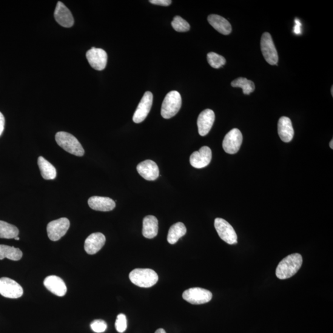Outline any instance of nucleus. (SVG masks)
Segmentation results:
<instances>
[{
	"instance_id": "1",
	"label": "nucleus",
	"mask_w": 333,
	"mask_h": 333,
	"mask_svg": "<svg viewBox=\"0 0 333 333\" xmlns=\"http://www.w3.org/2000/svg\"><path fill=\"white\" fill-rule=\"evenodd\" d=\"M303 265V257L300 254L287 256L279 263L276 269V275L280 280L289 278L297 273Z\"/></svg>"
},
{
	"instance_id": "30",
	"label": "nucleus",
	"mask_w": 333,
	"mask_h": 333,
	"mask_svg": "<svg viewBox=\"0 0 333 333\" xmlns=\"http://www.w3.org/2000/svg\"><path fill=\"white\" fill-rule=\"evenodd\" d=\"M116 329L118 332L123 333L127 328V320L126 316L123 314L118 315L115 323Z\"/></svg>"
},
{
	"instance_id": "4",
	"label": "nucleus",
	"mask_w": 333,
	"mask_h": 333,
	"mask_svg": "<svg viewBox=\"0 0 333 333\" xmlns=\"http://www.w3.org/2000/svg\"><path fill=\"white\" fill-rule=\"evenodd\" d=\"M181 104L180 93L176 91H171L167 93L162 104L161 113L162 118L166 119L173 118L180 110Z\"/></svg>"
},
{
	"instance_id": "6",
	"label": "nucleus",
	"mask_w": 333,
	"mask_h": 333,
	"mask_svg": "<svg viewBox=\"0 0 333 333\" xmlns=\"http://www.w3.org/2000/svg\"><path fill=\"white\" fill-rule=\"evenodd\" d=\"M261 48L266 61L270 65H277L278 55L272 37L269 32H265L261 37Z\"/></svg>"
},
{
	"instance_id": "15",
	"label": "nucleus",
	"mask_w": 333,
	"mask_h": 333,
	"mask_svg": "<svg viewBox=\"0 0 333 333\" xmlns=\"http://www.w3.org/2000/svg\"><path fill=\"white\" fill-rule=\"evenodd\" d=\"M136 170L142 177L148 181H155L159 176L158 165L152 160L140 162L136 167Z\"/></svg>"
},
{
	"instance_id": "3",
	"label": "nucleus",
	"mask_w": 333,
	"mask_h": 333,
	"mask_svg": "<svg viewBox=\"0 0 333 333\" xmlns=\"http://www.w3.org/2000/svg\"><path fill=\"white\" fill-rule=\"evenodd\" d=\"M131 282L141 287H151L157 283V273L152 269H136L130 273Z\"/></svg>"
},
{
	"instance_id": "8",
	"label": "nucleus",
	"mask_w": 333,
	"mask_h": 333,
	"mask_svg": "<svg viewBox=\"0 0 333 333\" xmlns=\"http://www.w3.org/2000/svg\"><path fill=\"white\" fill-rule=\"evenodd\" d=\"M214 226L216 231L222 240L229 244L238 243L237 235L234 229L229 222L223 218H215Z\"/></svg>"
},
{
	"instance_id": "20",
	"label": "nucleus",
	"mask_w": 333,
	"mask_h": 333,
	"mask_svg": "<svg viewBox=\"0 0 333 333\" xmlns=\"http://www.w3.org/2000/svg\"><path fill=\"white\" fill-rule=\"evenodd\" d=\"M278 133L280 139L284 143H289L294 137V131L291 119L287 117H281L278 123Z\"/></svg>"
},
{
	"instance_id": "10",
	"label": "nucleus",
	"mask_w": 333,
	"mask_h": 333,
	"mask_svg": "<svg viewBox=\"0 0 333 333\" xmlns=\"http://www.w3.org/2000/svg\"><path fill=\"white\" fill-rule=\"evenodd\" d=\"M242 143H243V135L240 130L233 129L225 136L222 146L227 153L234 155L240 150Z\"/></svg>"
},
{
	"instance_id": "17",
	"label": "nucleus",
	"mask_w": 333,
	"mask_h": 333,
	"mask_svg": "<svg viewBox=\"0 0 333 333\" xmlns=\"http://www.w3.org/2000/svg\"><path fill=\"white\" fill-rule=\"evenodd\" d=\"M44 286L53 294L62 297L67 292V286L60 277L55 275L48 276L44 281Z\"/></svg>"
},
{
	"instance_id": "28",
	"label": "nucleus",
	"mask_w": 333,
	"mask_h": 333,
	"mask_svg": "<svg viewBox=\"0 0 333 333\" xmlns=\"http://www.w3.org/2000/svg\"><path fill=\"white\" fill-rule=\"evenodd\" d=\"M207 59L210 66L214 69H218L226 63V59L224 57L213 52L207 54Z\"/></svg>"
},
{
	"instance_id": "31",
	"label": "nucleus",
	"mask_w": 333,
	"mask_h": 333,
	"mask_svg": "<svg viewBox=\"0 0 333 333\" xmlns=\"http://www.w3.org/2000/svg\"><path fill=\"white\" fill-rule=\"evenodd\" d=\"M91 328L94 332L101 333L106 331L107 325L104 320H96L90 324Z\"/></svg>"
},
{
	"instance_id": "37",
	"label": "nucleus",
	"mask_w": 333,
	"mask_h": 333,
	"mask_svg": "<svg viewBox=\"0 0 333 333\" xmlns=\"http://www.w3.org/2000/svg\"><path fill=\"white\" fill-rule=\"evenodd\" d=\"M14 240H18H18H20V238L18 237V236H17V237H16L15 238H14Z\"/></svg>"
},
{
	"instance_id": "22",
	"label": "nucleus",
	"mask_w": 333,
	"mask_h": 333,
	"mask_svg": "<svg viewBox=\"0 0 333 333\" xmlns=\"http://www.w3.org/2000/svg\"><path fill=\"white\" fill-rule=\"evenodd\" d=\"M143 235L147 239L155 238L158 233V220L153 215H147L143 219Z\"/></svg>"
},
{
	"instance_id": "18",
	"label": "nucleus",
	"mask_w": 333,
	"mask_h": 333,
	"mask_svg": "<svg viewBox=\"0 0 333 333\" xmlns=\"http://www.w3.org/2000/svg\"><path fill=\"white\" fill-rule=\"evenodd\" d=\"M54 16L56 22L62 27L69 28L73 25L72 14L63 3L59 2L57 4Z\"/></svg>"
},
{
	"instance_id": "32",
	"label": "nucleus",
	"mask_w": 333,
	"mask_h": 333,
	"mask_svg": "<svg viewBox=\"0 0 333 333\" xmlns=\"http://www.w3.org/2000/svg\"><path fill=\"white\" fill-rule=\"evenodd\" d=\"M150 2L153 5L164 6V7H168L172 4V1L170 0H150Z\"/></svg>"
},
{
	"instance_id": "27",
	"label": "nucleus",
	"mask_w": 333,
	"mask_h": 333,
	"mask_svg": "<svg viewBox=\"0 0 333 333\" xmlns=\"http://www.w3.org/2000/svg\"><path fill=\"white\" fill-rule=\"evenodd\" d=\"M231 85L233 87L242 88L244 95H248L255 90L254 82L246 78L236 79L232 82Z\"/></svg>"
},
{
	"instance_id": "33",
	"label": "nucleus",
	"mask_w": 333,
	"mask_h": 333,
	"mask_svg": "<svg viewBox=\"0 0 333 333\" xmlns=\"http://www.w3.org/2000/svg\"><path fill=\"white\" fill-rule=\"evenodd\" d=\"M5 123V119L4 116L3 115V114L1 112H0V136H1L3 132H4Z\"/></svg>"
},
{
	"instance_id": "14",
	"label": "nucleus",
	"mask_w": 333,
	"mask_h": 333,
	"mask_svg": "<svg viewBox=\"0 0 333 333\" xmlns=\"http://www.w3.org/2000/svg\"><path fill=\"white\" fill-rule=\"evenodd\" d=\"M214 121L215 114L212 110L207 109L202 111L197 121L199 134L202 136L208 134Z\"/></svg>"
},
{
	"instance_id": "21",
	"label": "nucleus",
	"mask_w": 333,
	"mask_h": 333,
	"mask_svg": "<svg viewBox=\"0 0 333 333\" xmlns=\"http://www.w3.org/2000/svg\"><path fill=\"white\" fill-rule=\"evenodd\" d=\"M209 23L219 33L223 35H229L232 32V27L227 19L217 14H211L207 18Z\"/></svg>"
},
{
	"instance_id": "29",
	"label": "nucleus",
	"mask_w": 333,
	"mask_h": 333,
	"mask_svg": "<svg viewBox=\"0 0 333 333\" xmlns=\"http://www.w3.org/2000/svg\"><path fill=\"white\" fill-rule=\"evenodd\" d=\"M172 26L176 32H185L190 29V25L180 16H175L172 22Z\"/></svg>"
},
{
	"instance_id": "13",
	"label": "nucleus",
	"mask_w": 333,
	"mask_h": 333,
	"mask_svg": "<svg viewBox=\"0 0 333 333\" xmlns=\"http://www.w3.org/2000/svg\"><path fill=\"white\" fill-rule=\"evenodd\" d=\"M212 160V151L208 146H203L198 152H195L190 156L191 165L196 169L206 167Z\"/></svg>"
},
{
	"instance_id": "9",
	"label": "nucleus",
	"mask_w": 333,
	"mask_h": 333,
	"mask_svg": "<svg viewBox=\"0 0 333 333\" xmlns=\"http://www.w3.org/2000/svg\"><path fill=\"white\" fill-rule=\"evenodd\" d=\"M23 288L12 279L3 277L0 278V294L5 298L18 299L23 295Z\"/></svg>"
},
{
	"instance_id": "38",
	"label": "nucleus",
	"mask_w": 333,
	"mask_h": 333,
	"mask_svg": "<svg viewBox=\"0 0 333 333\" xmlns=\"http://www.w3.org/2000/svg\"><path fill=\"white\" fill-rule=\"evenodd\" d=\"M331 95L333 96V87H331Z\"/></svg>"
},
{
	"instance_id": "7",
	"label": "nucleus",
	"mask_w": 333,
	"mask_h": 333,
	"mask_svg": "<svg viewBox=\"0 0 333 333\" xmlns=\"http://www.w3.org/2000/svg\"><path fill=\"white\" fill-rule=\"evenodd\" d=\"M69 227L70 221L67 218H61L50 221L47 227L48 237L51 241H58L66 234Z\"/></svg>"
},
{
	"instance_id": "36",
	"label": "nucleus",
	"mask_w": 333,
	"mask_h": 333,
	"mask_svg": "<svg viewBox=\"0 0 333 333\" xmlns=\"http://www.w3.org/2000/svg\"><path fill=\"white\" fill-rule=\"evenodd\" d=\"M329 146H330V147L331 148L332 150L333 149V140H332V139L331 141H330Z\"/></svg>"
},
{
	"instance_id": "12",
	"label": "nucleus",
	"mask_w": 333,
	"mask_h": 333,
	"mask_svg": "<svg viewBox=\"0 0 333 333\" xmlns=\"http://www.w3.org/2000/svg\"><path fill=\"white\" fill-rule=\"evenodd\" d=\"M153 101V95L152 92H146L144 94L133 115V121L135 123L139 124L145 120L152 109Z\"/></svg>"
},
{
	"instance_id": "23",
	"label": "nucleus",
	"mask_w": 333,
	"mask_h": 333,
	"mask_svg": "<svg viewBox=\"0 0 333 333\" xmlns=\"http://www.w3.org/2000/svg\"><path fill=\"white\" fill-rule=\"evenodd\" d=\"M38 164L42 177L45 180H53L56 177L55 167L42 156L39 158Z\"/></svg>"
},
{
	"instance_id": "34",
	"label": "nucleus",
	"mask_w": 333,
	"mask_h": 333,
	"mask_svg": "<svg viewBox=\"0 0 333 333\" xmlns=\"http://www.w3.org/2000/svg\"><path fill=\"white\" fill-rule=\"evenodd\" d=\"M301 23L300 21H298V20H295V26L294 28V32L295 33H300L301 32Z\"/></svg>"
},
{
	"instance_id": "19",
	"label": "nucleus",
	"mask_w": 333,
	"mask_h": 333,
	"mask_svg": "<svg viewBox=\"0 0 333 333\" xmlns=\"http://www.w3.org/2000/svg\"><path fill=\"white\" fill-rule=\"evenodd\" d=\"M91 209L97 211L108 212L115 208L116 203L112 199L101 196H93L88 201Z\"/></svg>"
},
{
	"instance_id": "25",
	"label": "nucleus",
	"mask_w": 333,
	"mask_h": 333,
	"mask_svg": "<svg viewBox=\"0 0 333 333\" xmlns=\"http://www.w3.org/2000/svg\"><path fill=\"white\" fill-rule=\"evenodd\" d=\"M22 255L21 250L19 248L0 244V260L7 258L11 261H18L21 260Z\"/></svg>"
},
{
	"instance_id": "24",
	"label": "nucleus",
	"mask_w": 333,
	"mask_h": 333,
	"mask_svg": "<svg viewBox=\"0 0 333 333\" xmlns=\"http://www.w3.org/2000/svg\"><path fill=\"white\" fill-rule=\"evenodd\" d=\"M187 233V228L181 222L173 224L168 233L167 241L170 244H174L179 239L183 237Z\"/></svg>"
},
{
	"instance_id": "26",
	"label": "nucleus",
	"mask_w": 333,
	"mask_h": 333,
	"mask_svg": "<svg viewBox=\"0 0 333 333\" xmlns=\"http://www.w3.org/2000/svg\"><path fill=\"white\" fill-rule=\"evenodd\" d=\"M18 228L7 222L0 220V238L14 239L18 236Z\"/></svg>"
},
{
	"instance_id": "11",
	"label": "nucleus",
	"mask_w": 333,
	"mask_h": 333,
	"mask_svg": "<svg viewBox=\"0 0 333 333\" xmlns=\"http://www.w3.org/2000/svg\"><path fill=\"white\" fill-rule=\"evenodd\" d=\"M86 57L88 62L93 69L102 70L106 67L107 55L106 51L101 48H91L87 51Z\"/></svg>"
},
{
	"instance_id": "16",
	"label": "nucleus",
	"mask_w": 333,
	"mask_h": 333,
	"mask_svg": "<svg viewBox=\"0 0 333 333\" xmlns=\"http://www.w3.org/2000/svg\"><path fill=\"white\" fill-rule=\"evenodd\" d=\"M106 243V237L101 233L91 234L85 241L84 248L87 254H96L102 249Z\"/></svg>"
},
{
	"instance_id": "2",
	"label": "nucleus",
	"mask_w": 333,
	"mask_h": 333,
	"mask_svg": "<svg viewBox=\"0 0 333 333\" xmlns=\"http://www.w3.org/2000/svg\"><path fill=\"white\" fill-rule=\"evenodd\" d=\"M56 143L65 152L76 156H83L85 151L78 139L70 133L65 132H59L55 136Z\"/></svg>"
},
{
	"instance_id": "35",
	"label": "nucleus",
	"mask_w": 333,
	"mask_h": 333,
	"mask_svg": "<svg viewBox=\"0 0 333 333\" xmlns=\"http://www.w3.org/2000/svg\"><path fill=\"white\" fill-rule=\"evenodd\" d=\"M155 333H166V331L164 329L160 328L156 330Z\"/></svg>"
},
{
	"instance_id": "5",
	"label": "nucleus",
	"mask_w": 333,
	"mask_h": 333,
	"mask_svg": "<svg viewBox=\"0 0 333 333\" xmlns=\"http://www.w3.org/2000/svg\"><path fill=\"white\" fill-rule=\"evenodd\" d=\"M183 300L193 305L209 303L212 298V292L201 287H192L183 293Z\"/></svg>"
}]
</instances>
